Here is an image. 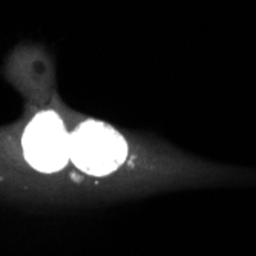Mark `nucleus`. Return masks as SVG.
Masks as SVG:
<instances>
[{
    "mask_svg": "<svg viewBox=\"0 0 256 256\" xmlns=\"http://www.w3.org/2000/svg\"><path fill=\"white\" fill-rule=\"evenodd\" d=\"M23 154L30 164L44 174L66 166L71 158V135L56 112H40L23 134Z\"/></svg>",
    "mask_w": 256,
    "mask_h": 256,
    "instance_id": "obj_2",
    "label": "nucleus"
},
{
    "mask_svg": "<svg viewBox=\"0 0 256 256\" xmlns=\"http://www.w3.org/2000/svg\"><path fill=\"white\" fill-rule=\"evenodd\" d=\"M126 155L123 136L102 123L86 122L71 135V160L89 175L103 176L114 172L124 162Z\"/></svg>",
    "mask_w": 256,
    "mask_h": 256,
    "instance_id": "obj_1",
    "label": "nucleus"
}]
</instances>
